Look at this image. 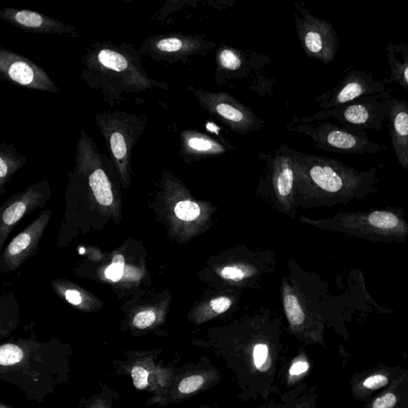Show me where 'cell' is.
Listing matches in <instances>:
<instances>
[{
  "instance_id": "cell-1",
  "label": "cell",
  "mask_w": 408,
  "mask_h": 408,
  "mask_svg": "<svg viewBox=\"0 0 408 408\" xmlns=\"http://www.w3.org/2000/svg\"><path fill=\"white\" fill-rule=\"evenodd\" d=\"M82 78L111 106L126 101L161 84L144 69L141 52L130 45L96 42L82 57Z\"/></svg>"
},
{
  "instance_id": "cell-2",
  "label": "cell",
  "mask_w": 408,
  "mask_h": 408,
  "mask_svg": "<svg viewBox=\"0 0 408 408\" xmlns=\"http://www.w3.org/2000/svg\"><path fill=\"white\" fill-rule=\"evenodd\" d=\"M95 119L113 166L120 179L127 183L130 179L132 152L147 128V118L115 111L97 113Z\"/></svg>"
},
{
  "instance_id": "cell-3",
  "label": "cell",
  "mask_w": 408,
  "mask_h": 408,
  "mask_svg": "<svg viewBox=\"0 0 408 408\" xmlns=\"http://www.w3.org/2000/svg\"><path fill=\"white\" fill-rule=\"evenodd\" d=\"M344 233L371 242H404L408 223L402 211L394 208L346 213L339 221Z\"/></svg>"
},
{
  "instance_id": "cell-4",
  "label": "cell",
  "mask_w": 408,
  "mask_h": 408,
  "mask_svg": "<svg viewBox=\"0 0 408 408\" xmlns=\"http://www.w3.org/2000/svg\"><path fill=\"white\" fill-rule=\"evenodd\" d=\"M393 88L385 92L359 97L346 104L323 112L321 118H333L346 129L355 131L385 130L391 107Z\"/></svg>"
},
{
  "instance_id": "cell-5",
  "label": "cell",
  "mask_w": 408,
  "mask_h": 408,
  "mask_svg": "<svg viewBox=\"0 0 408 408\" xmlns=\"http://www.w3.org/2000/svg\"><path fill=\"white\" fill-rule=\"evenodd\" d=\"M319 147L344 154H376L386 150V145L374 143L365 131H355L331 123H322L310 131Z\"/></svg>"
},
{
  "instance_id": "cell-6",
  "label": "cell",
  "mask_w": 408,
  "mask_h": 408,
  "mask_svg": "<svg viewBox=\"0 0 408 408\" xmlns=\"http://www.w3.org/2000/svg\"><path fill=\"white\" fill-rule=\"evenodd\" d=\"M0 76L4 80L30 89L59 93L46 70L27 57L0 47Z\"/></svg>"
},
{
  "instance_id": "cell-7",
  "label": "cell",
  "mask_w": 408,
  "mask_h": 408,
  "mask_svg": "<svg viewBox=\"0 0 408 408\" xmlns=\"http://www.w3.org/2000/svg\"><path fill=\"white\" fill-rule=\"evenodd\" d=\"M298 32L309 56L326 65L336 58L340 41L331 23L307 15Z\"/></svg>"
},
{
  "instance_id": "cell-8",
  "label": "cell",
  "mask_w": 408,
  "mask_h": 408,
  "mask_svg": "<svg viewBox=\"0 0 408 408\" xmlns=\"http://www.w3.org/2000/svg\"><path fill=\"white\" fill-rule=\"evenodd\" d=\"M0 18L27 33L61 35L73 39L80 37L74 25H69L34 11L5 8L0 11Z\"/></svg>"
},
{
  "instance_id": "cell-9",
  "label": "cell",
  "mask_w": 408,
  "mask_h": 408,
  "mask_svg": "<svg viewBox=\"0 0 408 408\" xmlns=\"http://www.w3.org/2000/svg\"><path fill=\"white\" fill-rule=\"evenodd\" d=\"M385 90V82L375 80L371 73L352 70L344 77L331 93L325 97L321 106L328 111L359 97L381 94Z\"/></svg>"
},
{
  "instance_id": "cell-10",
  "label": "cell",
  "mask_w": 408,
  "mask_h": 408,
  "mask_svg": "<svg viewBox=\"0 0 408 408\" xmlns=\"http://www.w3.org/2000/svg\"><path fill=\"white\" fill-rule=\"evenodd\" d=\"M198 99L211 114L237 132H247L256 124L253 113L228 94L200 92Z\"/></svg>"
},
{
  "instance_id": "cell-11",
  "label": "cell",
  "mask_w": 408,
  "mask_h": 408,
  "mask_svg": "<svg viewBox=\"0 0 408 408\" xmlns=\"http://www.w3.org/2000/svg\"><path fill=\"white\" fill-rule=\"evenodd\" d=\"M200 42L192 36L182 34H166L151 36L146 39L140 52L152 59L174 62L198 51Z\"/></svg>"
},
{
  "instance_id": "cell-12",
  "label": "cell",
  "mask_w": 408,
  "mask_h": 408,
  "mask_svg": "<svg viewBox=\"0 0 408 408\" xmlns=\"http://www.w3.org/2000/svg\"><path fill=\"white\" fill-rule=\"evenodd\" d=\"M51 211L42 213L39 218L12 240L3 254V267L16 270L37 248L39 242L51 218Z\"/></svg>"
},
{
  "instance_id": "cell-13",
  "label": "cell",
  "mask_w": 408,
  "mask_h": 408,
  "mask_svg": "<svg viewBox=\"0 0 408 408\" xmlns=\"http://www.w3.org/2000/svg\"><path fill=\"white\" fill-rule=\"evenodd\" d=\"M388 121L395 154L400 166L408 170V102L392 99Z\"/></svg>"
},
{
  "instance_id": "cell-14",
  "label": "cell",
  "mask_w": 408,
  "mask_h": 408,
  "mask_svg": "<svg viewBox=\"0 0 408 408\" xmlns=\"http://www.w3.org/2000/svg\"><path fill=\"white\" fill-rule=\"evenodd\" d=\"M42 198H44V194L34 187H30L25 192L20 194L19 199L10 204L3 211L1 228H0V241H1L0 246L1 248H3L6 237L8 236L16 224L27 211L37 206Z\"/></svg>"
},
{
  "instance_id": "cell-15",
  "label": "cell",
  "mask_w": 408,
  "mask_h": 408,
  "mask_svg": "<svg viewBox=\"0 0 408 408\" xmlns=\"http://www.w3.org/2000/svg\"><path fill=\"white\" fill-rule=\"evenodd\" d=\"M390 68L389 78L383 82L397 84L408 91V44H393L390 42L385 47Z\"/></svg>"
},
{
  "instance_id": "cell-16",
  "label": "cell",
  "mask_w": 408,
  "mask_h": 408,
  "mask_svg": "<svg viewBox=\"0 0 408 408\" xmlns=\"http://www.w3.org/2000/svg\"><path fill=\"white\" fill-rule=\"evenodd\" d=\"M181 150L192 155H216L224 152L223 146L216 140L194 131L181 133Z\"/></svg>"
},
{
  "instance_id": "cell-17",
  "label": "cell",
  "mask_w": 408,
  "mask_h": 408,
  "mask_svg": "<svg viewBox=\"0 0 408 408\" xmlns=\"http://www.w3.org/2000/svg\"><path fill=\"white\" fill-rule=\"evenodd\" d=\"M27 161V158L20 154L14 145L4 142L0 143V185L1 187Z\"/></svg>"
},
{
  "instance_id": "cell-18",
  "label": "cell",
  "mask_w": 408,
  "mask_h": 408,
  "mask_svg": "<svg viewBox=\"0 0 408 408\" xmlns=\"http://www.w3.org/2000/svg\"><path fill=\"white\" fill-rule=\"evenodd\" d=\"M290 163L291 161L288 158H283L281 170L278 175V190L283 197L288 196L293 187L294 172Z\"/></svg>"
},
{
  "instance_id": "cell-19",
  "label": "cell",
  "mask_w": 408,
  "mask_h": 408,
  "mask_svg": "<svg viewBox=\"0 0 408 408\" xmlns=\"http://www.w3.org/2000/svg\"><path fill=\"white\" fill-rule=\"evenodd\" d=\"M286 315L292 325H301L304 321V312L295 295H286L284 298Z\"/></svg>"
},
{
  "instance_id": "cell-20",
  "label": "cell",
  "mask_w": 408,
  "mask_h": 408,
  "mask_svg": "<svg viewBox=\"0 0 408 408\" xmlns=\"http://www.w3.org/2000/svg\"><path fill=\"white\" fill-rule=\"evenodd\" d=\"M175 214L181 221H192L199 216L200 209L198 204L192 201H181L175 205Z\"/></svg>"
},
{
  "instance_id": "cell-21",
  "label": "cell",
  "mask_w": 408,
  "mask_h": 408,
  "mask_svg": "<svg viewBox=\"0 0 408 408\" xmlns=\"http://www.w3.org/2000/svg\"><path fill=\"white\" fill-rule=\"evenodd\" d=\"M23 352L20 347L15 345H4L0 349V364L11 366L22 361Z\"/></svg>"
},
{
  "instance_id": "cell-22",
  "label": "cell",
  "mask_w": 408,
  "mask_h": 408,
  "mask_svg": "<svg viewBox=\"0 0 408 408\" xmlns=\"http://www.w3.org/2000/svg\"><path fill=\"white\" fill-rule=\"evenodd\" d=\"M218 64L225 70H237L242 65L240 54L233 49H223L218 54Z\"/></svg>"
},
{
  "instance_id": "cell-23",
  "label": "cell",
  "mask_w": 408,
  "mask_h": 408,
  "mask_svg": "<svg viewBox=\"0 0 408 408\" xmlns=\"http://www.w3.org/2000/svg\"><path fill=\"white\" fill-rule=\"evenodd\" d=\"M125 268V260L121 255H116L113 263L107 268L106 276L113 282H118L123 277Z\"/></svg>"
},
{
  "instance_id": "cell-24",
  "label": "cell",
  "mask_w": 408,
  "mask_h": 408,
  "mask_svg": "<svg viewBox=\"0 0 408 408\" xmlns=\"http://www.w3.org/2000/svg\"><path fill=\"white\" fill-rule=\"evenodd\" d=\"M204 383V379L203 376H192L187 377V378L183 380L180 383L179 391L182 394H191L202 387Z\"/></svg>"
},
{
  "instance_id": "cell-25",
  "label": "cell",
  "mask_w": 408,
  "mask_h": 408,
  "mask_svg": "<svg viewBox=\"0 0 408 408\" xmlns=\"http://www.w3.org/2000/svg\"><path fill=\"white\" fill-rule=\"evenodd\" d=\"M156 314L152 310H144L140 312L133 319L134 326L144 330V328L151 326L156 321Z\"/></svg>"
},
{
  "instance_id": "cell-26",
  "label": "cell",
  "mask_w": 408,
  "mask_h": 408,
  "mask_svg": "<svg viewBox=\"0 0 408 408\" xmlns=\"http://www.w3.org/2000/svg\"><path fill=\"white\" fill-rule=\"evenodd\" d=\"M133 385L137 389L143 390L149 385L148 371L141 366L134 367L132 370Z\"/></svg>"
},
{
  "instance_id": "cell-27",
  "label": "cell",
  "mask_w": 408,
  "mask_h": 408,
  "mask_svg": "<svg viewBox=\"0 0 408 408\" xmlns=\"http://www.w3.org/2000/svg\"><path fill=\"white\" fill-rule=\"evenodd\" d=\"M268 357V348L266 345L260 344L254 347V361L257 369H261V366L266 363Z\"/></svg>"
},
{
  "instance_id": "cell-28",
  "label": "cell",
  "mask_w": 408,
  "mask_h": 408,
  "mask_svg": "<svg viewBox=\"0 0 408 408\" xmlns=\"http://www.w3.org/2000/svg\"><path fill=\"white\" fill-rule=\"evenodd\" d=\"M221 273L223 278L234 280V281H240V280L245 277V272L236 266L225 267Z\"/></svg>"
},
{
  "instance_id": "cell-29",
  "label": "cell",
  "mask_w": 408,
  "mask_h": 408,
  "mask_svg": "<svg viewBox=\"0 0 408 408\" xmlns=\"http://www.w3.org/2000/svg\"><path fill=\"white\" fill-rule=\"evenodd\" d=\"M388 379L386 376L376 375L369 377L364 382V386L369 389H378L388 385Z\"/></svg>"
},
{
  "instance_id": "cell-30",
  "label": "cell",
  "mask_w": 408,
  "mask_h": 408,
  "mask_svg": "<svg viewBox=\"0 0 408 408\" xmlns=\"http://www.w3.org/2000/svg\"><path fill=\"white\" fill-rule=\"evenodd\" d=\"M211 307L218 314L226 312L231 306V301L226 297H221L211 302Z\"/></svg>"
},
{
  "instance_id": "cell-31",
  "label": "cell",
  "mask_w": 408,
  "mask_h": 408,
  "mask_svg": "<svg viewBox=\"0 0 408 408\" xmlns=\"http://www.w3.org/2000/svg\"><path fill=\"white\" fill-rule=\"evenodd\" d=\"M397 404V397L392 393L383 395L374 401L373 408H392Z\"/></svg>"
},
{
  "instance_id": "cell-32",
  "label": "cell",
  "mask_w": 408,
  "mask_h": 408,
  "mask_svg": "<svg viewBox=\"0 0 408 408\" xmlns=\"http://www.w3.org/2000/svg\"><path fill=\"white\" fill-rule=\"evenodd\" d=\"M65 297L67 301L74 306H78L82 302V297L78 291L75 290H68L66 291Z\"/></svg>"
},
{
  "instance_id": "cell-33",
  "label": "cell",
  "mask_w": 408,
  "mask_h": 408,
  "mask_svg": "<svg viewBox=\"0 0 408 408\" xmlns=\"http://www.w3.org/2000/svg\"><path fill=\"white\" fill-rule=\"evenodd\" d=\"M309 369V364L307 362L299 361L293 364L290 368V373L292 376L301 375Z\"/></svg>"
},
{
  "instance_id": "cell-34",
  "label": "cell",
  "mask_w": 408,
  "mask_h": 408,
  "mask_svg": "<svg viewBox=\"0 0 408 408\" xmlns=\"http://www.w3.org/2000/svg\"><path fill=\"white\" fill-rule=\"evenodd\" d=\"M2 408H4V407H2Z\"/></svg>"
}]
</instances>
